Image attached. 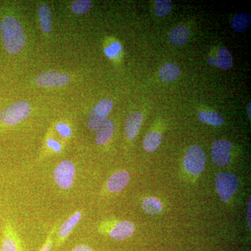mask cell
<instances>
[{"label":"cell","mask_w":251,"mask_h":251,"mask_svg":"<svg viewBox=\"0 0 251 251\" xmlns=\"http://www.w3.org/2000/svg\"><path fill=\"white\" fill-rule=\"evenodd\" d=\"M56 229H57V226H54L53 228L51 229L45 243H44V245L42 246L39 251H50L52 245H53L54 234V232H56Z\"/></svg>","instance_id":"d4e9b609"},{"label":"cell","mask_w":251,"mask_h":251,"mask_svg":"<svg viewBox=\"0 0 251 251\" xmlns=\"http://www.w3.org/2000/svg\"><path fill=\"white\" fill-rule=\"evenodd\" d=\"M31 111V105L25 100L11 104L0 114V122L3 125L11 126L21 123L27 118Z\"/></svg>","instance_id":"7a4b0ae2"},{"label":"cell","mask_w":251,"mask_h":251,"mask_svg":"<svg viewBox=\"0 0 251 251\" xmlns=\"http://www.w3.org/2000/svg\"><path fill=\"white\" fill-rule=\"evenodd\" d=\"M232 144L228 140H218L214 141L211 147V158L217 166H227L230 162V151Z\"/></svg>","instance_id":"ba28073f"},{"label":"cell","mask_w":251,"mask_h":251,"mask_svg":"<svg viewBox=\"0 0 251 251\" xmlns=\"http://www.w3.org/2000/svg\"><path fill=\"white\" fill-rule=\"evenodd\" d=\"M82 214L80 211H75L69 219L66 220L58 229V239L56 242V247H60L64 244L66 239L72 233L75 226L80 223L82 219Z\"/></svg>","instance_id":"8fae6325"},{"label":"cell","mask_w":251,"mask_h":251,"mask_svg":"<svg viewBox=\"0 0 251 251\" xmlns=\"http://www.w3.org/2000/svg\"><path fill=\"white\" fill-rule=\"evenodd\" d=\"M251 198H249V206H248V224H249V229L251 228Z\"/></svg>","instance_id":"f546056e"},{"label":"cell","mask_w":251,"mask_h":251,"mask_svg":"<svg viewBox=\"0 0 251 251\" xmlns=\"http://www.w3.org/2000/svg\"><path fill=\"white\" fill-rule=\"evenodd\" d=\"M92 1L89 0H77L73 2L72 10L75 14H85L90 11Z\"/></svg>","instance_id":"cb8c5ba5"},{"label":"cell","mask_w":251,"mask_h":251,"mask_svg":"<svg viewBox=\"0 0 251 251\" xmlns=\"http://www.w3.org/2000/svg\"><path fill=\"white\" fill-rule=\"evenodd\" d=\"M208 62L211 66H215V58H213V57H209V59H208Z\"/></svg>","instance_id":"4dcf8cb0"},{"label":"cell","mask_w":251,"mask_h":251,"mask_svg":"<svg viewBox=\"0 0 251 251\" xmlns=\"http://www.w3.org/2000/svg\"><path fill=\"white\" fill-rule=\"evenodd\" d=\"M172 1L169 0H156L155 1V14L158 17H163L172 11Z\"/></svg>","instance_id":"603a6c76"},{"label":"cell","mask_w":251,"mask_h":251,"mask_svg":"<svg viewBox=\"0 0 251 251\" xmlns=\"http://www.w3.org/2000/svg\"><path fill=\"white\" fill-rule=\"evenodd\" d=\"M71 77L69 74L48 71L41 73L35 77V83L42 87H62L69 84Z\"/></svg>","instance_id":"52a82bcc"},{"label":"cell","mask_w":251,"mask_h":251,"mask_svg":"<svg viewBox=\"0 0 251 251\" xmlns=\"http://www.w3.org/2000/svg\"><path fill=\"white\" fill-rule=\"evenodd\" d=\"M75 166L72 161L65 160L60 162L54 170V182L62 189H70L75 181Z\"/></svg>","instance_id":"277c9868"},{"label":"cell","mask_w":251,"mask_h":251,"mask_svg":"<svg viewBox=\"0 0 251 251\" xmlns=\"http://www.w3.org/2000/svg\"><path fill=\"white\" fill-rule=\"evenodd\" d=\"M206 155L202 148L198 145L190 147L185 153L184 169L193 175H199L205 168Z\"/></svg>","instance_id":"3957f363"},{"label":"cell","mask_w":251,"mask_h":251,"mask_svg":"<svg viewBox=\"0 0 251 251\" xmlns=\"http://www.w3.org/2000/svg\"><path fill=\"white\" fill-rule=\"evenodd\" d=\"M115 130V125L110 120H106L99 126L96 133V143L99 145H105L111 139Z\"/></svg>","instance_id":"5bb4252c"},{"label":"cell","mask_w":251,"mask_h":251,"mask_svg":"<svg viewBox=\"0 0 251 251\" xmlns=\"http://www.w3.org/2000/svg\"><path fill=\"white\" fill-rule=\"evenodd\" d=\"M143 120V114L140 112H131L127 116L125 125V133L127 139H134L139 132Z\"/></svg>","instance_id":"4fadbf2b"},{"label":"cell","mask_w":251,"mask_h":251,"mask_svg":"<svg viewBox=\"0 0 251 251\" xmlns=\"http://www.w3.org/2000/svg\"><path fill=\"white\" fill-rule=\"evenodd\" d=\"M215 183L220 198L224 202L229 201L239 187L237 176L228 173H219L216 176Z\"/></svg>","instance_id":"5b68a950"},{"label":"cell","mask_w":251,"mask_h":251,"mask_svg":"<svg viewBox=\"0 0 251 251\" xmlns=\"http://www.w3.org/2000/svg\"><path fill=\"white\" fill-rule=\"evenodd\" d=\"M120 49H121V46L120 44L115 43V44H112L108 49H105V52L109 57H113L120 50Z\"/></svg>","instance_id":"4316f807"},{"label":"cell","mask_w":251,"mask_h":251,"mask_svg":"<svg viewBox=\"0 0 251 251\" xmlns=\"http://www.w3.org/2000/svg\"><path fill=\"white\" fill-rule=\"evenodd\" d=\"M232 64L233 59L231 52L226 48H221L215 59V66L222 70H227L232 67Z\"/></svg>","instance_id":"ac0fdd59"},{"label":"cell","mask_w":251,"mask_h":251,"mask_svg":"<svg viewBox=\"0 0 251 251\" xmlns=\"http://www.w3.org/2000/svg\"><path fill=\"white\" fill-rule=\"evenodd\" d=\"M56 128H57L59 134L64 138H68L72 134V130H71L70 127L65 125V124L59 123L57 125Z\"/></svg>","instance_id":"484cf974"},{"label":"cell","mask_w":251,"mask_h":251,"mask_svg":"<svg viewBox=\"0 0 251 251\" xmlns=\"http://www.w3.org/2000/svg\"><path fill=\"white\" fill-rule=\"evenodd\" d=\"M72 251H93L90 247L87 245H78L74 247Z\"/></svg>","instance_id":"f1b7e54d"},{"label":"cell","mask_w":251,"mask_h":251,"mask_svg":"<svg viewBox=\"0 0 251 251\" xmlns=\"http://www.w3.org/2000/svg\"><path fill=\"white\" fill-rule=\"evenodd\" d=\"M130 175L126 171H117L109 177L106 183L107 190L110 193H119L125 189L129 183Z\"/></svg>","instance_id":"7c38bea8"},{"label":"cell","mask_w":251,"mask_h":251,"mask_svg":"<svg viewBox=\"0 0 251 251\" xmlns=\"http://www.w3.org/2000/svg\"><path fill=\"white\" fill-rule=\"evenodd\" d=\"M0 251H22L19 237L9 221H6L4 224Z\"/></svg>","instance_id":"9c48e42d"},{"label":"cell","mask_w":251,"mask_h":251,"mask_svg":"<svg viewBox=\"0 0 251 251\" xmlns=\"http://www.w3.org/2000/svg\"><path fill=\"white\" fill-rule=\"evenodd\" d=\"M251 23L250 15L243 13L236 15L231 21L232 29L237 32H244L249 27Z\"/></svg>","instance_id":"44dd1931"},{"label":"cell","mask_w":251,"mask_h":251,"mask_svg":"<svg viewBox=\"0 0 251 251\" xmlns=\"http://www.w3.org/2000/svg\"><path fill=\"white\" fill-rule=\"evenodd\" d=\"M1 41L9 54L19 53L25 46V35L21 23L14 16L3 18L0 24Z\"/></svg>","instance_id":"6da1fadb"},{"label":"cell","mask_w":251,"mask_h":251,"mask_svg":"<svg viewBox=\"0 0 251 251\" xmlns=\"http://www.w3.org/2000/svg\"><path fill=\"white\" fill-rule=\"evenodd\" d=\"M47 146L49 148L52 149L55 152H59L62 150V146H61L60 144L56 140L52 139V138H50L47 140Z\"/></svg>","instance_id":"83f0119b"},{"label":"cell","mask_w":251,"mask_h":251,"mask_svg":"<svg viewBox=\"0 0 251 251\" xmlns=\"http://www.w3.org/2000/svg\"><path fill=\"white\" fill-rule=\"evenodd\" d=\"M162 141V135L158 132H150L145 135L143 140V148L148 152H153L159 148Z\"/></svg>","instance_id":"d6986e66"},{"label":"cell","mask_w":251,"mask_h":251,"mask_svg":"<svg viewBox=\"0 0 251 251\" xmlns=\"http://www.w3.org/2000/svg\"><path fill=\"white\" fill-rule=\"evenodd\" d=\"M189 36V29L185 26L179 25L170 31L168 39L173 45L182 46L187 42Z\"/></svg>","instance_id":"9a60e30c"},{"label":"cell","mask_w":251,"mask_h":251,"mask_svg":"<svg viewBox=\"0 0 251 251\" xmlns=\"http://www.w3.org/2000/svg\"><path fill=\"white\" fill-rule=\"evenodd\" d=\"M179 68L173 63H166L163 64L158 72L160 78L163 82H166L176 80L179 77Z\"/></svg>","instance_id":"2e32d148"},{"label":"cell","mask_w":251,"mask_h":251,"mask_svg":"<svg viewBox=\"0 0 251 251\" xmlns=\"http://www.w3.org/2000/svg\"><path fill=\"white\" fill-rule=\"evenodd\" d=\"M38 14H39L43 31L46 34H49L50 32L51 28H52V15H51L50 9L47 5H41L39 8Z\"/></svg>","instance_id":"ffe728a7"},{"label":"cell","mask_w":251,"mask_h":251,"mask_svg":"<svg viewBox=\"0 0 251 251\" xmlns=\"http://www.w3.org/2000/svg\"><path fill=\"white\" fill-rule=\"evenodd\" d=\"M251 103H249V105H248V115H249V118L251 119Z\"/></svg>","instance_id":"1f68e13d"},{"label":"cell","mask_w":251,"mask_h":251,"mask_svg":"<svg viewBox=\"0 0 251 251\" xmlns=\"http://www.w3.org/2000/svg\"><path fill=\"white\" fill-rule=\"evenodd\" d=\"M135 225L130 221H119L108 229V234L114 240L122 241L131 237L134 233Z\"/></svg>","instance_id":"30bf717a"},{"label":"cell","mask_w":251,"mask_h":251,"mask_svg":"<svg viewBox=\"0 0 251 251\" xmlns=\"http://www.w3.org/2000/svg\"><path fill=\"white\" fill-rule=\"evenodd\" d=\"M113 108V102L110 99H103L94 107L87 120L88 128L97 130L99 126L107 120L109 114Z\"/></svg>","instance_id":"8992f818"},{"label":"cell","mask_w":251,"mask_h":251,"mask_svg":"<svg viewBox=\"0 0 251 251\" xmlns=\"http://www.w3.org/2000/svg\"><path fill=\"white\" fill-rule=\"evenodd\" d=\"M142 207L147 214L156 215L159 214L163 209V204L156 198H145L142 203Z\"/></svg>","instance_id":"7402d4cb"},{"label":"cell","mask_w":251,"mask_h":251,"mask_svg":"<svg viewBox=\"0 0 251 251\" xmlns=\"http://www.w3.org/2000/svg\"><path fill=\"white\" fill-rule=\"evenodd\" d=\"M198 117L200 121L213 126H219L224 122V119L222 115L211 110H203L198 112Z\"/></svg>","instance_id":"e0dca14e"}]
</instances>
